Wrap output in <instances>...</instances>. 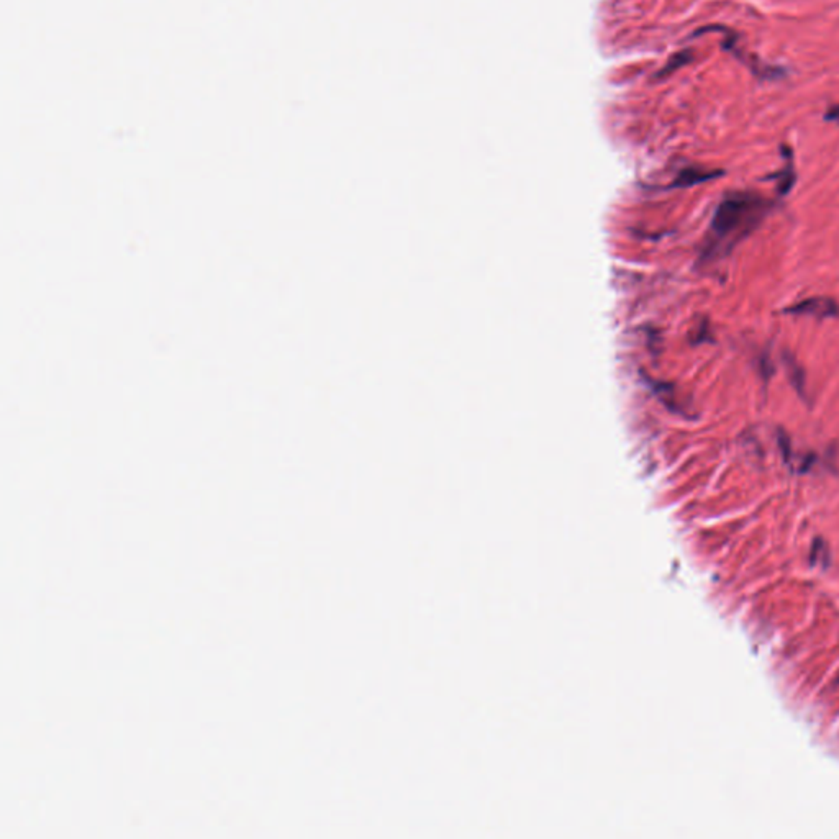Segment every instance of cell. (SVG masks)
Returning a JSON list of instances; mask_svg holds the SVG:
<instances>
[{"label":"cell","instance_id":"obj_1","mask_svg":"<svg viewBox=\"0 0 839 839\" xmlns=\"http://www.w3.org/2000/svg\"><path fill=\"white\" fill-rule=\"evenodd\" d=\"M772 208L774 202L756 192H729L715 210L703 259L712 261L731 254L734 247L761 225Z\"/></svg>","mask_w":839,"mask_h":839},{"label":"cell","instance_id":"obj_2","mask_svg":"<svg viewBox=\"0 0 839 839\" xmlns=\"http://www.w3.org/2000/svg\"><path fill=\"white\" fill-rule=\"evenodd\" d=\"M788 315H808L816 318H839V304L828 297H813L783 310Z\"/></svg>","mask_w":839,"mask_h":839},{"label":"cell","instance_id":"obj_3","mask_svg":"<svg viewBox=\"0 0 839 839\" xmlns=\"http://www.w3.org/2000/svg\"><path fill=\"white\" fill-rule=\"evenodd\" d=\"M783 151V156H786V165H783L782 171H780L779 174H775L774 178L777 179V192L780 195H786L790 192V189L794 187L795 184V171H794V161H792V153L790 148L788 146H782Z\"/></svg>","mask_w":839,"mask_h":839},{"label":"cell","instance_id":"obj_4","mask_svg":"<svg viewBox=\"0 0 839 839\" xmlns=\"http://www.w3.org/2000/svg\"><path fill=\"white\" fill-rule=\"evenodd\" d=\"M783 363H786L787 372H788V379H790L792 385H794L797 392L802 396L805 400H807V393H805V372L803 369L799 366V363H797V359L792 354H788V352H783Z\"/></svg>","mask_w":839,"mask_h":839},{"label":"cell","instance_id":"obj_5","mask_svg":"<svg viewBox=\"0 0 839 839\" xmlns=\"http://www.w3.org/2000/svg\"><path fill=\"white\" fill-rule=\"evenodd\" d=\"M725 173L720 169L715 171H707V169H689V171H683L681 174V178H679L677 182H675V186H694V184H700L705 182V180H712V179H718L720 175H723Z\"/></svg>","mask_w":839,"mask_h":839},{"label":"cell","instance_id":"obj_6","mask_svg":"<svg viewBox=\"0 0 839 839\" xmlns=\"http://www.w3.org/2000/svg\"><path fill=\"white\" fill-rule=\"evenodd\" d=\"M825 120L839 123V105H834V107H831L828 112L825 113Z\"/></svg>","mask_w":839,"mask_h":839}]
</instances>
